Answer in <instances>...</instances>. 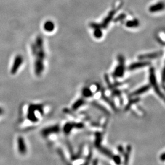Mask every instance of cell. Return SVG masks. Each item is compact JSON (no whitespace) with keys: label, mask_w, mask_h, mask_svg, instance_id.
<instances>
[{"label":"cell","mask_w":165,"mask_h":165,"mask_svg":"<svg viewBox=\"0 0 165 165\" xmlns=\"http://www.w3.org/2000/svg\"><path fill=\"white\" fill-rule=\"evenodd\" d=\"M3 109H1V108H0V115H2V114L3 113Z\"/></svg>","instance_id":"e0dca14e"},{"label":"cell","mask_w":165,"mask_h":165,"mask_svg":"<svg viewBox=\"0 0 165 165\" xmlns=\"http://www.w3.org/2000/svg\"><path fill=\"white\" fill-rule=\"evenodd\" d=\"M132 148L130 145H128L125 148L124 151L122 154V156L123 157V161L124 164H128L129 161L130 160V157L132 152Z\"/></svg>","instance_id":"7c38bea8"},{"label":"cell","mask_w":165,"mask_h":165,"mask_svg":"<svg viewBox=\"0 0 165 165\" xmlns=\"http://www.w3.org/2000/svg\"><path fill=\"white\" fill-rule=\"evenodd\" d=\"M38 44L37 47L34 46L32 49L33 56V72L34 75L38 78L43 76L46 70V53L42 45Z\"/></svg>","instance_id":"7a4b0ae2"},{"label":"cell","mask_w":165,"mask_h":165,"mask_svg":"<svg viewBox=\"0 0 165 165\" xmlns=\"http://www.w3.org/2000/svg\"><path fill=\"white\" fill-rule=\"evenodd\" d=\"M61 131V127H60L58 124H56L42 129L41 133L43 138L50 140L51 137L55 138Z\"/></svg>","instance_id":"277c9868"},{"label":"cell","mask_w":165,"mask_h":165,"mask_svg":"<svg viewBox=\"0 0 165 165\" xmlns=\"http://www.w3.org/2000/svg\"><path fill=\"white\" fill-rule=\"evenodd\" d=\"M140 98L139 97H131L130 99L129 100L128 103L126 104L125 108H124V110L126 111H127L129 110V109L132 107V105L134 104H136L137 103H138L140 101Z\"/></svg>","instance_id":"4fadbf2b"},{"label":"cell","mask_w":165,"mask_h":165,"mask_svg":"<svg viewBox=\"0 0 165 165\" xmlns=\"http://www.w3.org/2000/svg\"><path fill=\"white\" fill-rule=\"evenodd\" d=\"M160 159L161 161H165V152L160 155Z\"/></svg>","instance_id":"2e32d148"},{"label":"cell","mask_w":165,"mask_h":165,"mask_svg":"<svg viewBox=\"0 0 165 165\" xmlns=\"http://www.w3.org/2000/svg\"><path fill=\"white\" fill-rule=\"evenodd\" d=\"M118 64L115 67L112 76L114 78L119 79L123 78L126 72V64H125V58L123 55L118 56Z\"/></svg>","instance_id":"5b68a950"},{"label":"cell","mask_w":165,"mask_h":165,"mask_svg":"<svg viewBox=\"0 0 165 165\" xmlns=\"http://www.w3.org/2000/svg\"><path fill=\"white\" fill-rule=\"evenodd\" d=\"M44 28L45 30L48 32H51L53 31L54 29V24L53 22L48 21L44 25Z\"/></svg>","instance_id":"9a60e30c"},{"label":"cell","mask_w":165,"mask_h":165,"mask_svg":"<svg viewBox=\"0 0 165 165\" xmlns=\"http://www.w3.org/2000/svg\"><path fill=\"white\" fill-rule=\"evenodd\" d=\"M162 51H159L157 52H153L152 53H147L144 55H140L138 56V59L140 61H148V60H152L159 58L160 57L162 56Z\"/></svg>","instance_id":"ba28073f"},{"label":"cell","mask_w":165,"mask_h":165,"mask_svg":"<svg viewBox=\"0 0 165 165\" xmlns=\"http://www.w3.org/2000/svg\"><path fill=\"white\" fill-rule=\"evenodd\" d=\"M151 88L150 84H146L143 86L142 87L138 88L135 90L134 92H131L129 96L130 97H138L139 96L144 94V93L148 92L149 90Z\"/></svg>","instance_id":"30bf717a"},{"label":"cell","mask_w":165,"mask_h":165,"mask_svg":"<svg viewBox=\"0 0 165 165\" xmlns=\"http://www.w3.org/2000/svg\"><path fill=\"white\" fill-rule=\"evenodd\" d=\"M149 82L151 87L154 90L157 96L165 103V94L160 89L157 81V77L153 67H151L149 70Z\"/></svg>","instance_id":"3957f363"},{"label":"cell","mask_w":165,"mask_h":165,"mask_svg":"<svg viewBox=\"0 0 165 165\" xmlns=\"http://www.w3.org/2000/svg\"><path fill=\"white\" fill-rule=\"evenodd\" d=\"M151 63H150L148 61H141L140 62H134L132 63L128 67V69L130 71H134L148 66Z\"/></svg>","instance_id":"9c48e42d"},{"label":"cell","mask_w":165,"mask_h":165,"mask_svg":"<svg viewBox=\"0 0 165 165\" xmlns=\"http://www.w3.org/2000/svg\"><path fill=\"white\" fill-rule=\"evenodd\" d=\"M24 63V58L21 55H17L15 58L12 66H11L10 72L12 75H15L18 73L19 70L22 66Z\"/></svg>","instance_id":"52a82bcc"},{"label":"cell","mask_w":165,"mask_h":165,"mask_svg":"<svg viewBox=\"0 0 165 165\" xmlns=\"http://www.w3.org/2000/svg\"><path fill=\"white\" fill-rule=\"evenodd\" d=\"M24 119L26 128H31L39 125L48 113V107L45 104L30 103L25 107Z\"/></svg>","instance_id":"6da1fadb"},{"label":"cell","mask_w":165,"mask_h":165,"mask_svg":"<svg viewBox=\"0 0 165 165\" xmlns=\"http://www.w3.org/2000/svg\"><path fill=\"white\" fill-rule=\"evenodd\" d=\"M165 9V3L163 2H160L151 6L149 8V11L152 13H154V12H158L162 11Z\"/></svg>","instance_id":"8fae6325"},{"label":"cell","mask_w":165,"mask_h":165,"mask_svg":"<svg viewBox=\"0 0 165 165\" xmlns=\"http://www.w3.org/2000/svg\"><path fill=\"white\" fill-rule=\"evenodd\" d=\"M126 25L127 27H129V28H135V27L139 26L140 22H139L138 20L137 19L129 20L126 22Z\"/></svg>","instance_id":"5bb4252c"},{"label":"cell","mask_w":165,"mask_h":165,"mask_svg":"<svg viewBox=\"0 0 165 165\" xmlns=\"http://www.w3.org/2000/svg\"><path fill=\"white\" fill-rule=\"evenodd\" d=\"M17 150L20 155L25 156L28 153V146L25 138L19 136L17 139Z\"/></svg>","instance_id":"8992f818"}]
</instances>
